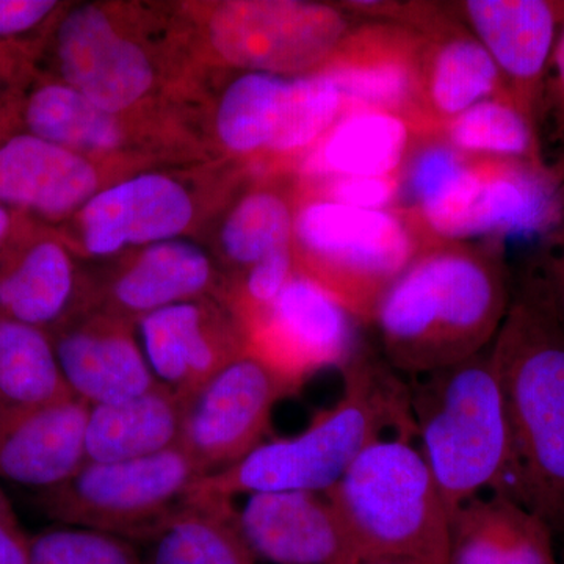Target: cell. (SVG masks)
<instances>
[{
  "label": "cell",
  "mask_w": 564,
  "mask_h": 564,
  "mask_svg": "<svg viewBox=\"0 0 564 564\" xmlns=\"http://www.w3.org/2000/svg\"><path fill=\"white\" fill-rule=\"evenodd\" d=\"M458 10L502 73L516 107L541 137L544 82L564 25V2L467 0Z\"/></svg>",
  "instance_id": "obj_13"
},
{
  "label": "cell",
  "mask_w": 564,
  "mask_h": 564,
  "mask_svg": "<svg viewBox=\"0 0 564 564\" xmlns=\"http://www.w3.org/2000/svg\"><path fill=\"white\" fill-rule=\"evenodd\" d=\"M422 33L397 22L352 28L321 69L343 91L345 113L384 110L402 115L434 139L421 104Z\"/></svg>",
  "instance_id": "obj_12"
},
{
  "label": "cell",
  "mask_w": 564,
  "mask_h": 564,
  "mask_svg": "<svg viewBox=\"0 0 564 564\" xmlns=\"http://www.w3.org/2000/svg\"><path fill=\"white\" fill-rule=\"evenodd\" d=\"M426 242H489L544 237L564 210V188L549 165L467 158L444 140H430L402 173L400 199Z\"/></svg>",
  "instance_id": "obj_3"
},
{
  "label": "cell",
  "mask_w": 564,
  "mask_h": 564,
  "mask_svg": "<svg viewBox=\"0 0 564 564\" xmlns=\"http://www.w3.org/2000/svg\"><path fill=\"white\" fill-rule=\"evenodd\" d=\"M547 165L549 172H551L556 184L564 188V148L562 152H560L558 159H556L554 163H547Z\"/></svg>",
  "instance_id": "obj_45"
},
{
  "label": "cell",
  "mask_w": 564,
  "mask_h": 564,
  "mask_svg": "<svg viewBox=\"0 0 564 564\" xmlns=\"http://www.w3.org/2000/svg\"><path fill=\"white\" fill-rule=\"evenodd\" d=\"M28 65V51L10 41H0V88L20 82ZM2 99V98H0ZM3 109V106H0Z\"/></svg>",
  "instance_id": "obj_41"
},
{
  "label": "cell",
  "mask_w": 564,
  "mask_h": 564,
  "mask_svg": "<svg viewBox=\"0 0 564 564\" xmlns=\"http://www.w3.org/2000/svg\"><path fill=\"white\" fill-rule=\"evenodd\" d=\"M51 0H0V41L35 31L57 10Z\"/></svg>",
  "instance_id": "obj_39"
},
{
  "label": "cell",
  "mask_w": 564,
  "mask_h": 564,
  "mask_svg": "<svg viewBox=\"0 0 564 564\" xmlns=\"http://www.w3.org/2000/svg\"><path fill=\"white\" fill-rule=\"evenodd\" d=\"M29 564H143V556L124 538L63 525L31 536Z\"/></svg>",
  "instance_id": "obj_34"
},
{
  "label": "cell",
  "mask_w": 564,
  "mask_h": 564,
  "mask_svg": "<svg viewBox=\"0 0 564 564\" xmlns=\"http://www.w3.org/2000/svg\"><path fill=\"white\" fill-rule=\"evenodd\" d=\"M0 315L46 329L61 325L76 295L69 254L51 239L3 256L0 252Z\"/></svg>",
  "instance_id": "obj_26"
},
{
  "label": "cell",
  "mask_w": 564,
  "mask_h": 564,
  "mask_svg": "<svg viewBox=\"0 0 564 564\" xmlns=\"http://www.w3.org/2000/svg\"><path fill=\"white\" fill-rule=\"evenodd\" d=\"M289 395L288 386L245 351L185 404L180 445L204 477L228 469L265 443L274 406Z\"/></svg>",
  "instance_id": "obj_11"
},
{
  "label": "cell",
  "mask_w": 564,
  "mask_h": 564,
  "mask_svg": "<svg viewBox=\"0 0 564 564\" xmlns=\"http://www.w3.org/2000/svg\"><path fill=\"white\" fill-rule=\"evenodd\" d=\"M203 477L176 445L133 462H85L68 480L36 492V507L62 525L150 543Z\"/></svg>",
  "instance_id": "obj_8"
},
{
  "label": "cell",
  "mask_w": 564,
  "mask_h": 564,
  "mask_svg": "<svg viewBox=\"0 0 564 564\" xmlns=\"http://www.w3.org/2000/svg\"><path fill=\"white\" fill-rule=\"evenodd\" d=\"M343 372V399L302 433L265 441L242 462L203 477L195 489L228 499L256 492H328L377 441L415 436L410 388L388 362L358 352Z\"/></svg>",
  "instance_id": "obj_2"
},
{
  "label": "cell",
  "mask_w": 564,
  "mask_h": 564,
  "mask_svg": "<svg viewBox=\"0 0 564 564\" xmlns=\"http://www.w3.org/2000/svg\"><path fill=\"white\" fill-rule=\"evenodd\" d=\"M291 77L247 73L234 80L218 109V135L240 154L270 151L280 129Z\"/></svg>",
  "instance_id": "obj_31"
},
{
  "label": "cell",
  "mask_w": 564,
  "mask_h": 564,
  "mask_svg": "<svg viewBox=\"0 0 564 564\" xmlns=\"http://www.w3.org/2000/svg\"><path fill=\"white\" fill-rule=\"evenodd\" d=\"M358 564H422L415 560L402 558V556H366Z\"/></svg>",
  "instance_id": "obj_44"
},
{
  "label": "cell",
  "mask_w": 564,
  "mask_h": 564,
  "mask_svg": "<svg viewBox=\"0 0 564 564\" xmlns=\"http://www.w3.org/2000/svg\"><path fill=\"white\" fill-rule=\"evenodd\" d=\"M50 337L66 388L88 406L121 402L159 383L122 321L93 318Z\"/></svg>",
  "instance_id": "obj_20"
},
{
  "label": "cell",
  "mask_w": 564,
  "mask_h": 564,
  "mask_svg": "<svg viewBox=\"0 0 564 564\" xmlns=\"http://www.w3.org/2000/svg\"><path fill=\"white\" fill-rule=\"evenodd\" d=\"M325 494L361 558L448 564L451 513L413 437L377 441Z\"/></svg>",
  "instance_id": "obj_6"
},
{
  "label": "cell",
  "mask_w": 564,
  "mask_h": 564,
  "mask_svg": "<svg viewBox=\"0 0 564 564\" xmlns=\"http://www.w3.org/2000/svg\"><path fill=\"white\" fill-rule=\"evenodd\" d=\"M144 356L159 383L187 404L243 355L245 339L207 304L191 300L140 318Z\"/></svg>",
  "instance_id": "obj_14"
},
{
  "label": "cell",
  "mask_w": 564,
  "mask_h": 564,
  "mask_svg": "<svg viewBox=\"0 0 564 564\" xmlns=\"http://www.w3.org/2000/svg\"><path fill=\"white\" fill-rule=\"evenodd\" d=\"M212 281L209 258L202 248L182 240L151 245L107 289V302L121 315H144L191 302Z\"/></svg>",
  "instance_id": "obj_27"
},
{
  "label": "cell",
  "mask_w": 564,
  "mask_h": 564,
  "mask_svg": "<svg viewBox=\"0 0 564 564\" xmlns=\"http://www.w3.org/2000/svg\"><path fill=\"white\" fill-rule=\"evenodd\" d=\"M554 532L505 494L456 508L448 525V564H554Z\"/></svg>",
  "instance_id": "obj_22"
},
{
  "label": "cell",
  "mask_w": 564,
  "mask_h": 564,
  "mask_svg": "<svg viewBox=\"0 0 564 564\" xmlns=\"http://www.w3.org/2000/svg\"><path fill=\"white\" fill-rule=\"evenodd\" d=\"M532 273L522 282L564 332V212L544 237Z\"/></svg>",
  "instance_id": "obj_36"
},
{
  "label": "cell",
  "mask_w": 564,
  "mask_h": 564,
  "mask_svg": "<svg viewBox=\"0 0 564 564\" xmlns=\"http://www.w3.org/2000/svg\"><path fill=\"white\" fill-rule=\"evenodd\" d=\"M351 29L343 10L299 0L226 2L209 24L226 62L281 77L321 69Z\"/></svg>",
  "instance_id": "obj_9"
},
{
  "label": "cell",
  "mask_w": 564,
  "mask_h": 564,
  "mask_svg": "<svg viewBox=\"0 0 564 564\" xmlns=\"http://www.w3.org/2000/svg\"><path fill=\"white\" fill-rule=\"evenodd\" d=\"M511 300L503 243H430L386 292L372 322L386 362L422 377L486 350Z\"/></svg>",
  "instance_id": "obj_1"
},
{
  "label": "cell",
  "mask_w": 564,
  "mask_h": 564,
  "mask_svg": "<svg viewBox=\"0 0 564 564\" xmlns=\"http://www.w3.org/2000/svg\"><path fill=\"white\" fill-rule=\"evenodd\" d=\"M352 315L303 274L295 273L267 313L243 329L245 350L295 393L313 375L358 355Z\"/></svg>",
  "instance_id": "obj_10"
},
{
  "label": "cell",
  "mask_w": 564,
  "mask_h": 564,
  "mask_svg": "<svg viewBox=\"0 0 564 564\" xmlns=\"http://www.w3.org/2000/svg\"><path fill=\"white\" fill-rule=\"evenodd\" d=\"M29 543L9 497L0 488V564H29Z\"/></svg>",
  "instance_id": "obj_40"
},
{
  "label": "cell",
  "mask_w": 564,
  "mask_h": 564,
  "mask_svg": "<svg viewBox=\"0 0 564 564\" xmlns=\"http://www.w3.org/2000/svg\"><path fill=\"white\" fill-rule=\"evenodd\" d=\"M345 113L339 85L323 70L291 77L284 111L270 152L278 155L310 152Z\"/></svg>",
  "instance_id": "obj_33"
},
{
  "label": "cell",
  "mask_w": 564,
  "mask_h": 564,
  "mask_svg": "<svg viewBox=\"0 0 564 564\" xmlns=\"http://www.w3.org/2000/svg\"><path fill=\"white\" fill-rule=\"evenodd\" d=\"M95 169L79 152L18 132L0 144V206L62 217L91 198Z\"/></svg>",
  "instance_id": "obj_21"
},
{
  "label": "cell",
  "mask_w": 564,
  "mask_h": 564,
  "mask_svg": "<svg viewBox=\"0 0 564 564\" xmlns=\"http://www.w3.org/2000/svg\"><path fill=\"white\" fill-rule=\"evenodd\" d=\"M541 124L549 126V135L564 148V25L556 39L547 76H545Z\"/></svg>",
  "instance_id": "obj_38"
},
{
  "label": "cell",
  "mask_w": 564,
  "mask_h": 564,
  "mask_svg": "<svg viewBox=\"0 0 564 564\" xmlns=\"http://www.w3.org/2000/svg\"><path fill=\"white\" fill-rule=\"evenodd\" d=\"M295 214L278 192L259 191L245 196L221 231L226 256L237 265L250 267L265 256L292 247Z\"/></svg>",
  "instance_id": "obj_32"
},
{
  "label": "cell",
  "mask_w": 564,
  "mask_h": 564,
  "mask_svg": "<svg viewBox=\"0 0 564 564\" xmlns=\"http://www.w3.org/2000/svg\"><path fill=\"white\" fill-rule=\"evenodd\" d=\"M295 270L292 247L282 248L265 256L245 273L240 291L234 299L239 317V328H247L256 318L270 310L285 285L292 280Z\"/></svg>",
  "instance_id": "obj_35"
},
{
  "label": "cell",
  "mask_w": 564,
  "mask_h": 564,
  "mask_svg": "<svg viewBox=\"0 0 564 564\" xmlns=\"http://www.w3.org/2000/svg\"><path fill=\"white\" fill-rule=\"evenodd\" d=\"M192 217V199L181 184L144 174L91 196L80 214L82 237L91 254H113L129 245L173 240Z\"/></svg>",
  "instance_id": "obj_19"
},
{
  "label": "cell",
  "mask_w": 564,
  "mask_h": 564,
  "mask_svg": "<svg viewBox=\"0 0 564 564\" xmlns=\"http://www.w3.org/2000/svg\"><path fill=\"white\" fill-rule=\"evenodd\" d=\"M413 122L384 110H351L307 152L302 172L314 180L380 177L402 173L415 141Z\"/></svg>",
  "instance_id": "obj_23"
},
{
  "label": "cell",
  "mask_w": 564,
  "mask_h": 564,
  "mask_svg": "<svg viewBox=\"0 0 564 564\" xmlns=\"http://www.w3.org/2000/svg\"><path fill=\"white\" fill-rule=\"evenodd\" d=\"M440 137L467 158L511 159L547 165L540 133L511 98L478 102L448 121Z\"/></svg>",
  "instance_id": "obj_29"
},
{
  "label": "cell",
  "mask_w": 564,
  "mask_h": 564,
  "mask_svg": "<svg viewBox=\"0 0 564 564\" xmlns=\"http://www.w3.org/2000/svg\"><path fill=\"white\" fill-rule=\"evenodd\" d=\"M150 543L143 564H258L232 499L195 486Z\"/></svg>",
  "instance_id": "obj_25"
},
{
  "label": "cell",
  "mask_w": 564,
  "mask_h": 564,
  "mask_svg": "<svg viewBox=\"0 0 564 564\" xmlns=\"http://www.w3.org/2000/svg\"><path fill=\"white\" fill-rule=\"evenodd\" d=\"M55 57L65 84L109 113L128 109L152 85L147 54L95 7H80L63 18L55 33Z\"/></svg>",
  "instance_id": "obj_17"
},
{
  "label": "cell",
  "mask_w": 564,
  "mask_h": 564,
  "mask_svg": "<svg viewBox=\"0 0 564 564\" xmlns=\"http://www.w3.org/2000/svg\"><path fill=\"white\" fill-rule=\"evenodd\" d=\"M88 411L73 393L51 402L0 404V480L36 492L68 480L85 463Z\"/></svg>",
  "instance_id": "obj_16"
},
{
  "label": "cell",
  "mask_w": 564,
  "mask_h": 564,
  "mask_svg": "<svg viewBox=\"0 0 564 564\" xmlns=\"http://www.w3.org/2000/svg\"><path fill=\"white\" fill-rule=\"evenodd\" d=\"M50 334L0 315V404L69 395Z\"/></svg>",
  "instance_id": "obj_30"
},
{
  "label": "cell",
  "mask_w": 564,
  "mask_h": 564,
  "mask_svg": "<svg viewBox=\"0 0 564 564\" xmlns=\"http://www.w3.org/2000/svg\"><path fill=\"white\" fill-rule=\"evenodd\" d=\"M20 120L24 132L74 152L111 150L121 141L113 113L61 82H44L20 99Z\"/></svg>",
  "instance_id": "obj_28"
},
{
  "label": "cell",
  "mask_w": 564,
  "mask_h": 564,
  "mask_svg": "<svg viewBox=\"0 0 564 564\" xmlns=\"http://www.w3.org/2000/svg\"><path fill=\"white\" fill-rule=\"evenodd\" d=\"M293 239L300 274L364 322L373 321L386 292L430 245L402 209H356L322 198L296 212Z\"/></svg>",
  "instance_id": "obj_7"
},
{
  "label": "cell",
  "mask_w": 564,
  "mask_h": 564,
  "mask_svg": "<svg viewBox=\"0 0 564 564\" xmlns=\"http://www.w3.org/2000/svg\"><path fill=\"white\" fill-rule=\"evenodd\" d=\"M239 521L254 555L273 564H358L361 560L325 492L250 494Z\"/></svg>",
  "instance_id": "obj_15"
},
{
  "label": "cell",
  "mask_w": 564,
  "mask_h": 564,
  "mask_svg": "<svg viewBox=\"0 0 564 564\" xmlns=\"http://www.w3.org/2000/svg\"><path fill=\"white\" fill-rule=\"evenodd\" d=\"M410 402L415 436L448 513L485 492L514 499L513 440L491 348L422 375Z\"/></svg>",
  "instance_id": "obj_5"
},
{
  "label": "cell",
  "mask_w": 564,
  "mask_h": 564,
  "mask_svg": "<svg viewBox=\"0 0 564 564\" xmlns=\"http://www.w3.org/2000/svg\"><path fill=\"white\" fill-rule=\"evenodd\" d=\"M491 355L513 440L514 499L564 534V332L525 285Z\"/></svg>",
  "instance_id": "obj_4"
},
{
  "label": "cell",
  "mask_w": 564,
  "mask_h": 564,
  "mask_svg": "<svg viewBox=\"0 0 564 564\" xmlns=\"http://www.w3.org/2000/svg\"><path fill=\"white\" fill-rule=\"evenodd\" d=\"M417 31L422 33V115L432 135L440 139L448 121L478 102L511 98L502 73L469 29L436 9Z\"/></svg>",
  "instance_id": "obj_18"
},
{
  "label": "cell",
  "mask_w": 564,
  "mask_h": 564,
  "mask_svg": "<svg viewBox=\"0 0 564 564\" xmlns=\"http://www.w3.org/2000/svg\"><path fill=\"white\" fill-rule=\"evenodd\" d=\"M184 403L165 386L95 404L85 426V462L121 463L162 454L181 443Z\"/></svg>",
  "instance_id": "obj_24"
},
{
  "label": "cell",
  "mask_w": 564,
  "mask_h": 564,
  "mask_svg": "<svg viewBox=\"0 0 564 564\" xmlns=\"http://www.w3.org/2000/svg\"><path fill=\"white\" fill-rule=\"evenodd\" d=\"M20 124V101L0 109V144L13 135V126Z\"/></svg>",
  "instance_id": "obj_42"
},
{
  "label": "cell",
  "mask_w": 564,
  "mask_h": 564,
  "mask_svg": "<svg viewBox=\"0 0 564 564\" xmlns=\"http://www.w3.org/2000/svg\"><path fill=\"white\" fill-rule=\"evenodd\" d=\"M17 229V217L14 212L0 206V251L9 243L10 237Z\"/></svg>",
  "instance_id": "obj_43"
},
{
  "label": "cell",
  "mask_w": 564,
  "mask_h": 564,
  "mask_svg": "<svg viewBox=\"0 0 564 564\" xmlns=\"http://www.w3.org/2000/svg\"><path fill=\"white\" fill-rule=\"evenodd\" d=\"M402 191V173L380 177H334L322 181L315 198L366 210L397 209Z\"/></svg>",
  "instance_id": "obj_37"
}]
</instances>
